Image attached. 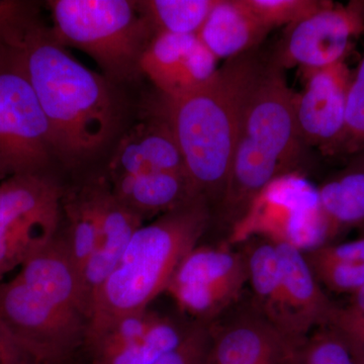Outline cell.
I'll use <instances>...</instances> for the list:
<instances>
[{"instance_id":"32","label":"cell","mask_w":364,"mask_h":364,"mask_svg":"<svg viewBox=\"0 0 364 364\" xmlns=\"http://www.w3.org/2000/svg\"><path fill=\"white\" fill-rule=\"evenodd\" d=\"M359 231H360V237H364V225L359 228Z\"/></svg>"},{"instance_id":"28","label":"cell","mask_w":364,"mask_h":364,"mask_svg":"<svg viewBox=\"0 0 364 364\" xmlns=\"http://www.w3.org/2000/svg\"><path fill=\"white\" fill-rule=\"evenodd\" d=\"M329 325L364 346V287L351 294L347 305H337Z\"/></svg>"},{"instance_id":"16","label":"cell","mask_w":364,"mask_h":364,"mask_svg":"<svg viewBox=\"0 0 364 364\" xmlns=\"http://www.w3.org/2000/svg\"><path fill=\"white\" fill-rule=\"evenodd\" d=\"M165 171L188 170L169 124L150 109L145 119L124 131L119 138L109 159L107 176L109 181H114Z\"/></svg>"},{"instance_id":"9","label":"cell","mask_w":364,"mask_h":364,"mask_svg":"<svg viewBox=\"0 0 364 364\" xmlns=\"http://www.w3.org/2000/svg\"><path fill=\"white\" fill-rule=\"evenodd\" d=\"M64 188L49 173L0 181V284L58 235Z\"/></svg>"},{"instance_id":"30","label":"cell","mask_w":364,"mask_h":364,"mask_svg":"<svg viewBox=\"0 0 364 364\" xmlns=\"http://www.w3.org/2000/svg\"><path fill=\"white\" fill-rule=\"evenodd\" d=\"M30 6V2L16 0L0 1V42H4L9 37V33L20 23Z\"/></svg>"},{"instance_id":"4","label":"cell","mask_w":364,"mask_h":364,"mask_svg":"<svg viewBox=\"0 0 364 364\" xmlns=\"http://www.w3.org/2000/svg\"><path fill=\"white\" fill-rule=\"evenodd\" d=\"M212 217L210 203L200 196L139 228L116 269L91 301L85 339L104 331L117 318L146 310L165 293Z\"/></svg>"},{"instance_id":"10","label":"cell","mask_w":364,"mask_h":364,"mask_svg":"<svg viewBox=\"0 0 364 364\" xmlns=\"http://www.w3.org/2000/svg\"><path fill=\"white\" fill-rule=\"evenodd\" d=\"M248 282L247 260L243 251L198 245L183 258L165 293L181 312L196 322H214L236 303Z\"/></svg>"},{"instance_id":"21","label":"cell","mask_w":364,"mask_h":364,"mask_svg":"<svg viewBox=\"0 0 364 364\" xmlns=\"http://www.w3.org/2000/svg\"><path fill=\"white\" fill-rule=\"evenodd\" d=\"M354 157L348 166L318 188L328 244L349 229L364 225V155Z\"/></svg>"},{"instance_id":"31","label":"cell","mask_w":364,"mask_h":364,"mask_svg":"<svg viewBox=\"0 0 364 364\" xmlns=\"http://www.w3.org/2000/svg\"><path fill=\"white\" fill-rule=\"evenodd\" d=\"M326 252L356 267L364 268V237L358 240L339 244H326L322 246Z\"/></svg>"},{"instance_id":"14","label":"cell","mask_w":364,"mask_h":364,"mask_svg":"<svg viewBox=\"0 0 364 364\" xmlns=\"http://www.w3.org/2000/svg\"><path fill=\"white\" fill-rule=\"evenodd\" d=\"M218 59L196 35L157 33L141 59V71L160 95L181 97L193 92L215 73Z\"/></svg>"},{"instance_id":"12","label":"cell","mask_w":364,"mask_h":364,"mask_svg":"<svg viewBox=\"0 0 364 364\" xmlns=\"http://www.w3.org/2000/svg\"><path fill=\"white\" fill-rule=\"evenodd\" d=\"M205 364H294L303 340L294 338L254 306L210 323Z\"/></svg>"},{"instance_id":"23","label":"cell","mask_w":364,"mask_h":364,"mask_svg":"<svg viewBox=\"0 0 364 364\" xmlns=\"http://www.w3.org/2000/svg\"><path fill=\"white\" fill-rule=\"evenodd\" d=\"M294 364H364V346L337 328L324 326L301 341Z\"/></svg>"},{"instance_id":"25","label":"cell","mask_w":364,"mask_h":364,"mask_svg":"<svg viewBox=\"0 0 364 364\" xmlns=\"http://www.w3.org/2000/svg\"><path fill=\"white\" fill-rule=\"evenodd\" d=\"M337 155H364V56L349 87L343 135L334 156Z\"/></svg>"},{"instance_id":"27","label":"cell","mask_w":364,"mask_h":364,"mask_svg":"<svg viewBox=\"0 0 364 364\" xmlns=\"http://www.w3.org/2000/svg\"><path fill=\"white\" fill-rule=\"evenodd\" d=\"M210 341V324L196 322L181 346L154 364H205Z\"/></svg>"},{"instance_id":"18","label":"cell","mask_w":364,"mask_h":364,"mask_svg":"<svg viewBox=\"0 0 364 364\" xmlns=\"http://www.w3.org/2000/svg\"><path fill=\"white\" fill-rule=\"evenodd\" d=\"M107 176L87 181L62 196L61 225L57 237L63 244L79 277L97 247Z\"/></svg>"},{"instance_id":"22","label":"cell","mask_w":364,"mask_h":364,"mask_svg":"<svg viewBox=\"0 0 364 364\" xmlns=\"http://www.w3.org/2000/svg\"><path fill=\"white\" fill-rule=\"evenodd\" d=\"M218 0H139L153 32L198 35Z\"/></svg>"},{"instance_id":"26","label":"cell","mask_w":364,"mask_h":364,"mask_svg":"<svg viewBox=\"0 0 364 364\" xmlns=\"http://www.w3.org/2000/svg\"><path fill=\"white\" fill-rule=\"evenodd\" d=\"M249 9L269 30L291 26L308 18L327 4V0H245Z\"/></svg>"},{"instance_id":"29","label":"cell","mask_w":364,"mask_h":364,"mask_svg":"<svg viewBox=\"0 0 364 364\" xmlns=\"http://www.w3.org/2000/svg\"><path fill=\"white\" fill-rule=\"evenodd\" d=\"M0 364H39L0 323Z\"/></svg>"},{"instance_id":"8","label":"cell","mask_w":364,"mask_h":364,"mask_svg":"<svg viewBox=\"0 0 364 364\" xmlns=\"http://www.w3.org/2000/svg\"><path fill=\"white\" fill-rule=\"evenodd\" d=\"M54 157L49 124L9 36L0 42V181L48 173Z\"/></svg>"},{"instance_id":"2","label":"cell","mask_w":364,"mask_h":364,"mask_svg":"<svg viewBox=\"0 0 364 364\" xmlns=\"http://www.w3.org/2000/svg\"><path fill=\"white\" fill-rule=\"evenodd\" d=\"M267 63L255 48L227 59L193 92L176 98L159 93L151 105L169 124L188 176L210 208L224 196L244 111Z\"/></svg>"},{"instance_id":"13","label":"cell","mask_w":364,"mask_h":364,"mask_svg":"<svg viewBox=\"0 0 364 364\" xmlns=\"http://www.w3.org/2000/svg\"><path fill=\"white\" fill-rule=\"evenodd\" d=\"M352 75L345 61L306 69L303 91L294 93L296 129L306 147L334 156L343 135L347 97Z\"/></svg>"},{"instance_id":"6","label":"cell","mask_w":364,"mask_h":364,"mask_svg":"<svg viewBox=\"0 0 364 364\" xmlns=\"http://www.w3.org/2000/svg\"><path fill=\"white\" fill-rule=\"evenodd\" d=\"M47 6L55 38L95 60L114 85L143 75L141 59L155 33L136 0H50Z\"/></svg>"},{"instance_id":"5","label":"cell","mask_w":364,"mask_h":364,"mask_svg":"<svg viewBox=\"0 0 364 364\" xmlns=\"http://www.w3.org/2000/svg\"><path fill=\"white\" fill-rule=\"evenodd\" d=\"M294 98L284 71L267 59L246 105L226 191L215 208L230 229L270 181L299 171L306 146L296 129Z\"/></svg>"},{"instance_id":"17","label":"cell","mask_w":364,"mask_h":364,"mask_svg":"<svg viewBox=\"0 0 364 364\" xmlns=\"http://www.w3.org/2000/svg\"><path fill=\"white\" fill-rule=\"evenodd\" d=\"M143 222L140 215L132 212L117 200L112 193L109 181H107L102 196V220L97 247L80 277L88 311L93 296L116 269L131 239L136 230L142 226Z\"/></svg>"},{"instance_id":"20","label":"cell","mask_w":364,"mask_h":364,"mask_svg":"<svg viewBox=\"0 0 364 364\" xmlns=\"http://www.w3.org/2000/svg\"><path fill=\"white\" fill-rule=\"evenodd\" d=\"M109 183L117 200L143 220L165 214L203 196L188 172H156L124 177Z\"/></svg>"},{"instance_id":"15","label":"cell","mask_w":364,"mask_h":364,"mask_svg":"<svg viewBox=\"0 0 364 364\" xmlns=\"http://www.w3.org/2000/svg\"><path fill=\"white\" fill-rule=\"evenodd\" d=\"M279 262V317L277 327L303 340L331 323L337 305L328 298L299 249L275 244Z\"/></svg>"},{"instance_id":"24","label":"cell","mask_w":364,"mask_h":364,"mask_svg":"<svg viewBox=\"0 0 364 364\" xmlns=\"http://www.w3.org/2000/svg\"><path fill=\"white\" fill-rule=\"evenodd\" d=\"M322 287L338 294H353L364 287V268L329 255L322 246L303 252Z\"/></svg>"},{"instance_id":"7","label":"cell","mask_w":364,"mask_h":364,"mask_svg":"<svg viewBox=\"0 0 364 364\" xmlns=\"http://www.w3.org/2000/svg\"><path fill=\"white\" fill-rule=\"evenodd\" d=\"M259 238L301 252L328 244L318 188L299 171L277 177L261 189L230 229L229 245Z\"/></svg>"},{"instance_id":"3","label":"cell","mask_w":364,"mask_h":364,"mask_svg":"<svg viewBox=\"0 0 364 364\" xmlns=\"http://www.w3.org/2000/svg\"><path fill=\"white\" fill-rule=\"evenodd\" d=\"M0 284V323L39 364H69L85 342L90 311L58 237Z\"/></svg>"},{"instance_id":"11","label":"cell","mask_w":364,"mask_h":364,"mask_svg":"<svg viewBox=\"0 0 364 364\" xmlns=\"http://www.w3.org/2000/svg\"><path fill=\"white\" fill-rule=\"evenodd\" d=\"M269 62L277 68L318 69L344 61L352 39L364 32V1L347 6L327 1L308 18L289 26Z\"/></svg>"},{"instance_id":"1","label":"cell","mask_w":364,"mask_h":364,"mask_svg":"<svg viewBox=\"0 0 364 364\" xmlns=\"http://www.w3.org/2000/svg\"><path fill=\"white\" fill-rule=\"evenodd\" d=\"M9 41L47 119L55 157L73 167L100 154L123 128L117 85L72 57L33 4Z\"/></svg>"},{"instance_id":"19","label":"cell","mask_w":364,"mask_h":364,"mask_svg":"<svg viewBox=\"0 0 364 364\" xmlns=\"http://www.w3.org/2000/svg\"><path fill=\"white\" fill-rule=\"evenodd\" d=\"M270 31L245 0H218L196 36L219 60L255 49Z\"/></svg>"}]
</instances>
